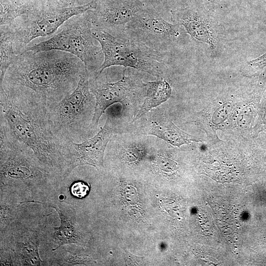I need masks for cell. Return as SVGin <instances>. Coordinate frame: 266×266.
Listing matches in <instances>:
<instances>
[{
  "mask_svg": "<svg viewBox=\"0 0 266 266\" xmlns=\"http://www.w3.org/2000/svg\"><path fill=\"white\" fill-rule=\"evenodd\" d=\"M0 124L31 148L50 172L65 180L72 171L68 144L54 133L47 107L34 97L0 87Z\"/></svg>",
  "mask_w": 266,
  "mask_h": 266,
  "instance_id": "obj_1",
  "label": "cell"
},
{
  "mask_svg": "<svg viewBox=\"0 0 266 266\" xmlns=\"http://www.w3.org/2000/svg\"><path fill=\"white\" fill-rule=\"evenodd\" d=\"M86 69L82 61L69 53L27 51L17 55L0 86L31 95L47 107L72 93Z\"/></svg>",
  "mask_w": 266,
  "mask_h": 266,
  "instance_id": "obj_2",
  "label": "cell"
},
{
  "mask_svg": "<svg viewBox=\"0 0 266 266\" xmlns=\"http://www.w3.org/2000/svg\"><path fill=\"white\" fill-rule=\"evenodd\" d=\"M0 184L44 203L63 181L43 167L32 150L0 124Z\"/></svg>",
  "mask_w": 266,
  "mask_h": 266,
  "instance_id": "obj_3",
  "label": "cell"
},
{
  "mask_svg": "<svg viewBox=\"0 0 266 266\" xmlns=\"http://www.w3.org/2000/svg\"><path fill=\"white\" fill-rule=\"evenodd\" d=\"M87 69L76 89L60 102L47 107L54 133L66 144L81 142L90 138L96 100L89 87Z\"/></svg>",
  "mask_w": 266,
  "mask_h": 266,
  "instance_id": "obj_4",
  "label": "cell"
},
{
  "mask_svg": "<svg viewBox=\"0 0 266 266\" xmlns=\"http://www.w3.org/2000/svg\"><path fill=\"white\" fill-rule=\"evenodd\" d=\"M59 29L47 39L27 46L23 52L55 50L69 53L82 61L90 76H96L104 56L93 35L89 11L73 16Z\"/></svg>",
  "mask_w": 266,
  "mask_h": 266,
  "instance_id": "obj_5",
  "label": "cell"
},
{
  "mask_svg": "<svg viewBox=\"0 0 266 266\" xmlns=\"http://www.w3.org/2000/svg\"><path fill=\"white\" fill-rule=\"evenodd\" d=\"M92 33L100 44L104 56L96 76L111 66H121L149 74L158 79H164L166 65L163 54L124 32L113 35L92 29Z\"/></svg>",
  "mask_w": 266,
  "mask_h": 266,
  "instance_id": "obj_6",
  "label": "cell"
},
{
  "mask_svg": "<svg viewBox=\"0 0 266 266\" xmlns=\"http://www.w3.org/2000/svg\"><path fill=\"white\" fill-rule=\"evenodd\" d=\"M96 6L97 0L76 6H66L59 1L34 13L18 17L9 25L16 53L23 52L36 38L53 35L73 16L94 9Z\"/></svg>",
  "mask_w": 266,
  "mask_h": 266,
  "instance_id": "obj_7",
  "label": "cell"
},
{
  "mask_svg": "<svg viewBox=\"0 0 266 266\" xmlns=\"http://www.w3.org/2000/svg\"><path fill=\"white\" fill-rule=\"evenodd\" d=\"M45 217L26 218L23 214L7 232L0 234V244L9 248L14 266H41L39 256L47 224Z\"/></svg>",
  "mask_w": 266,
  "mask_h": 266,
  "instance_id": "obj_8",
  "label": "cell"
},
{
  "mask_svg": "<svg viewBox=\"0 0 266 266\" xmlns=\"http://www.w3.org/2000/svg\"><path fill=\"white\" fill-rule=\"evenodd\" d=\"M124 68L119 80L108 82L107 75L89 76L90 89L96 100L95 112L92 122L91 130H95L99 120L106 109L115 103H120L124 107L132 104L146 92V84L134 74L126 75Z\"/></svg>",
  "mask_w": 266,
  "mask_h": 266,
  "instance_id": "obj_9",
  "label": "cell"
},
{
  "mask_svg": "<svg viewBox=\"0 0 266 266\" xmlns=\"http://www.w3.org/2000/svg\"><path fill=\"white\" fill-rule=\"evenodd\" d=\"M124 32L162 54L186 33L179 25L167 21L147 6L126 25Z\"/></svg>",
  "mask_w": 266,
  "mask_h": 266,
  "instance_id": "obj_10",
  "label": "cell"
},
{
  "mask_svg": "<svg viewBox=\"0 0 266 266\" xmlns=\"http://www.w3.org/2000/svg\"><path fill=\"white\" fill-rule=\"evenodd\" d=\"M146 7L144 0H97L96 8L89 10L92 29L119 34Z\"/></svg>",
  "mask_w": 266,
  "mask_h": 266,
  "instance_id": "obj_11",
  "label": "cell"
},
{
  "mask_svg": "<svg viewBox=\"0 0 266 266\" xmlns=\"http://www.w3.org/2000/svg\"><path fill=\"white\" fill-rule=\"evenodd\" d=\"M115 132L114 123L110 117H108L103 127L94 136L79 143L68 142L72 170L83 165L97 168L103 167L105 148Z\"/></svg>",
  "mask_w": 266,
  "mask_h": 266,
  "instance_id": "obj_12",
  "label": "cell"
},
{
  "mask_svg": "<svg viewBox=\"0 0 266 266\" xmlns=\"http://www.w3.org/2000/svg\"><path fill=\"white\" fill-rule=\"evenodd\" d=\"M171 21L181 26L194 40L207 44L215 54L218 50V31L216 24L208 15L195 8H184L170 11Z\"/></svg>",
  "mask_w": 266,
  "mask_h": 266,
  "instance_id": "obj_13",
  "label": "cell"
},
{
  "mask_svg": "<svg viewBox=\"0 0 266 266\" xmlns=\"http://www.w3.org/2000/svg\"><path fill=\"white\" fill-rule=\"evenodd\" d=\"M46 204L57 212L61 220L59 227H52L53 231L50 240L52 251L66 244L81 245L82 233L77 220V212L73 206L66 202L53 200Z\"/></svg>",
  "mask_w": 266,
  "mask_h": 266,
  "instance_id": "obj_14",
  "label": "cell"
},
{
  "mask_svg": "<svg viewBox=\"0 0 266 266\" xmlns=\"http://www.w3.org/2000/svg\"><path fill=\"white\" fill-rule=\"evenodd\" d=\"M142 134L158 137L168 143L179 147L188 143L189 135L177 128L161 113L156 110L150 112L149 118L141 127Z\"/></svg>",
  "mask_w": 266,
  "mask_h": 266,
  "instance_id": "obj_15",
  "label": "cell"
},
{
  "mask_svg": "<svg viewBox=\"0 0 266 266\" xmlns=\"http://www.w3.org/2000/svg\"><path fill=\"white\" fill-rule=\"evenodd\" d=\"M55 0H0V25H11L18 17L30 15L58 2Z\"/></svg>",
  "mask_w": 266,
  "mask_h": 266,
  "instance_id": "obj_16",
  "label": "cell"
},
{
  "mask_svg": "<svg viewBox=\"0 0 266 266\" xmlns=\"http://www.w3.org/2000/svg\"><path fill=\"white\" fill-rule=\"evenodd\" d=\"M0 232H7L18 221L22 215L20 208L22 195L16 190L0 185Z\"/></svg>",
  "mask_w": 266,
  "mask_h": 266,
  "instance_id": "obj_17",
  "label": "cell"
},
{
  "mask_svg": "<svg viewBox=\"0 0 266 266\" xmlns=\"http://www.w3.org/2000/svg\"><path fill=\"white\" fill-rule=\"evenodd\" d=\"M143 103L133 121L139 119L146 113L166 101L171 96V88L164 79L148 82Z\"/></svg>",
  "mask_w": 266,
  "mask_h": 266,
  "instance_id": "obj_18",
  "label": "cell"
},
{
  "mask_svg": "<svg viewBox=\"0 0 266 266\" xmlns=\"http://www.w3.org/2000/svg\"><path fill=\"white\" fill-rule=\"evenodd\" d=\"M61 246L57 249L55 254L48 263L50 266L87 265L90 258L83 254L79 249V245L69 244Z\"/></svg>",
  "mask_w": 266,
  "mask_h": 266,
  "instance_id": "obj_19",
  "label": "cell"
},
{
  "mask_svg": "<svg viewBox=\"0 0 266 266\" xmlns=\"http://www.w3.org/2000/svg\"><path fill=\"white\" fill-rule=\"evenodd\" d=\"M13 35L9 25L0 26V83L9 66L17 58L13 43Z\"/></svg>",
  "mask_w": 266,
  "mask_h": 266,
  "instance_id": "obj_20",
  "label": "cell"
},
{
  "mask_svg": "<svg viewBox=\"0 0 266 266\" xmlns=\"http://www.w3.org/2000/svg\"><path fill=\"white\" fill-rule=\"evenodd\" d=\"M143 145L139 143L133 142L125 145L122 149V155L123 158L129 162L137 160L143 153L145 148Z\"/></svg>",
  "mask_w": 266,
  "mask_h": 266,
  "instance_id": "obj_21",
  "label": "cell"
},
{
  "mask_svg": "<svg viewBox=\"0 0 266 266\" xmlns=\"http://www.w3.org/2000/svg\"><path fill=\"white\" fill-rule=\"evenodd\" d=\"M71 195L76 198L85 197L89 191V186L83 181H75L70 186Z\"/></svg>",
  "mask_w": 266,
  "mask_h": 266,
  "instance_id": "obj_22",
  "label": "cell"
},
{
  "mask_svg": "<svg viewBox=\"0 0 266 266\" xmlns=\"http://www.w3.org/2000/svg\"><path fill=\"white\" fill-rule=\"evenodd\" d=\"M229 103L225 104L220 107L213 116L212 121L215 124H219L223 122L227 117L230 111Z\"/></svg>",
  "mask_w": 266,
  "mask_h": 266,
  "instance_id": "obj_23",
  "label": "cell"
},
{
  "mask_svg": "<svg viewBox=\"0 0 266 266\" xmlns=\"http://www.w3.org/2000/svg\"><path fill=\"white\" fill-rule=\"evenodd\" d=\"M253 108L251 106L246 107L239 116L238 122L240 125L243 122L241 126L247 127L251 122L253 115Z\"/></svg>",
  "mask_w": 266,
  "mask_h": 266,
  "instance_id": "obj_24",
  "label": "cell"
},
{
  "mask_svg": "<svg viewBox=\"0 0 266 266\" xmlns=\"http://www.w3.org/2000/svg\"><path fill=\"white\" fill-rule=\"evenodd\" d=\"M247 66L256 70L263 69L266 66V52L260 57L247 62Z\"/></svg>",
  "mask_w": 266,
  "mask_h": 266,
  "instance_id": "obj_25",
  "label": "cell"
},
{
  "mask_svg": "<svg viewBox=\"0 0 266 266\" xmlns=\"http://www.w3.org/2000/svg\"><path fill=\"white\" fill-rule=\"evenodd\" d=\"M66 6H76L72 0H57Z\"/></svg>",
  "mask_w": 266,
  "mask_h": 266,
  "instance_id": "obj_26",
  "label": "cell"
},
{
  "mask_svg": "<svg viewBox=\"0 0 266 266\" xmlns=\"http://www.w3.org/2000/svg\"><path fill=\"white\" fill-rule=\"evenodd\" d=\"M264 104L263 107L262 119L264 124L266 126V102Z\"/></svg>",
  "mask_w": 266,
  "mask_h": 266,
  "instance_id": "obj_27",
  "label": "cell"
}]
</instances>
